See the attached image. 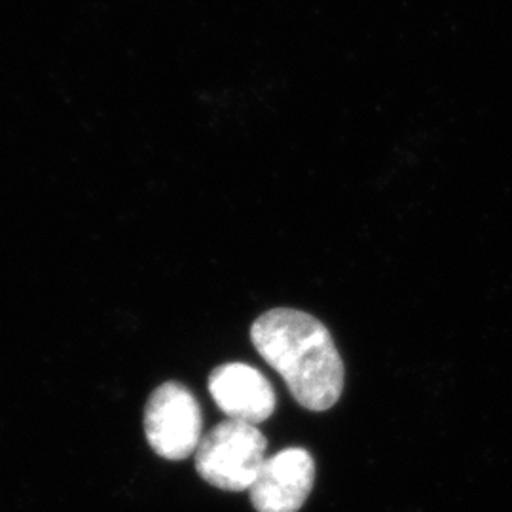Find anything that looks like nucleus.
Wrapping results in <instances>:
<instances>
[{
  "label": "nucleus",
  "instance_id": "20e7f679",
  "mask_svg": "<svg viewBox=\"0 0 512 512\" xmlns=\"http://www.w3.org/2000/svg\"><path fill=\"white\" fill-rule=\"evenodd\" d=\"M315 463L304 448H289L266 459L249 488L256 512H298L310 497Z\"/></svg>",
  "mask_w": 512,
  "mask_h": 512
},
{
  "label": "nucleus",
  "instance_id": "f03ea898",
  "mask_svg": "<svg viewBox=\"0 0 512 512\" xmlns=\"http://www.w3.org/2000/svg\"><path fill=\"white\" fill-rule=\"evenodd\" d=\"M266 461V439L256 425L226 420L203 437L196 469L205 482L224 492H245Z\"/></svg>",
  "mask_w": 512,
  "mask_h": 512
},
{
  "label": "nucleus",
  "instance_id": "39448f33",
  "mask_svg": "<svg viewBox=\"0 0 512 512\" xmlns=\"http://www.w3.org/2000/svg\"><path fill=\"white\" fill-rule=\"evenodd\" d=\"M209 393L228 420L262 423L275 410L274 387L253 366L228 363L209 376Z\"/></svg>",
  "mask_w": 512,
  "mask_h": 512
},
{
  "label": "nucleus",
  "instance_id": "7ed1b4c3",
  "mask_svg": "<svg viewBox=\"0 0 512 512\" xmlns=\"http://www.w3.org/2000/svg\"><path fill=\"white\" fill-rule=\"evenodd\" d=\"M202 427V408L188 387L167 382L150 395L145 408V435L160 458H190L202 442Z\"/></svg>",
  "mask_w": 512,
  "mask_h": 512
},
{
  "label": "nucleus",
  "instance_id": "f257e3e1",
  "mask_svg": "<svg viewBox=\"0 0 512 512\" xmlns=\"http://www.w3.org/2000/svg\"><path fill=\"white\" fill-rule=\"evenodd\" d=\"M251 340L264 361L281 374L294 401L311 412L338 403L344 363L329 329L306 311L277 308L260 315Z\"/></svg>",
  "mask_w": 512,
  "mask_h": 512
}]
</instances>
